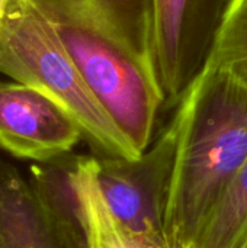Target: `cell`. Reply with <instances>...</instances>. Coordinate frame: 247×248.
<instances>
[{"mask_svg":"<svg viewBox=\"0 0 247 248\" xmlns=\"http://www.w3.org/2000/svg\"><path fill=\"white\" fill-rule=\"evenodd\" d=\"M95 97L143 154L166 108L153 0H33Z\"/></svg>","mask_w":247,"mask_h":248,"instance_id":"obj_1","label":"cell"},{"mask_svg":"<svg viewBox=\"0 0 247 248\" xmlns=\"http://www.w3.org/2000/svg\"><path fill=\"white\" fill-rule=\"evenodd\" d=\"M170 124L176 147L165 231L172 248H194L247 158V87L208 62Z\"/></svg>","mask_w":247,"mask_h":248,"instance_id":"obj_2","label":"cell"},{"mask_svg":"<svg viewBox=\"0 0 247 248\" xmlns=\"http://www.w3.org/2000/svg\"><path fill=\"white\" fill-rule=\"evenodd\" d=\"M0 74L58 103L100 155L141 157L95 97L33 0H12L0 20Z\"/></svg>","mask_w":247,"mask_h":248,"instance_id":"obj_3","label":"cell"},{"mask_svg":"<svg viewBox=\"0 0 247 248\" xmlns=\"http://www.w3.org/2000/svg\"><path fill=\"white\" fill-rule=\"evenodd\" d=\"M172 124L138 160L93 157L95 176L111 212L130 230L167 241L165 215L175 161Z\"/></svg>","mask_w":247,"mask_h":248,"instance_id":"obj_4","label":"cell"},{"mask_svg":"<svg viewBox=\"0 0 247 248\" xmlns=\"http://www.w3.org/2000/svg\"><path fill=\"white\" fill-rule=\"evenodd\" d=\"M233 0H153L156 55L166 108L207 67Z\"/></svg>","mask_w":247,"mask_h":248,"instance_id":"obj_5","label":"cell"},{"mask_svg":"<svg viewBox=\"0 0 247 248\" xmlns=\"http://www.w3.org/2000/svg\"><path fill=\"white\" fill-rule=\"evenodd\" d=\"M83 138L76 121L36 89L0 80V150L13 158L48 164Z\"/></svg>","mask_w":247,"mask_h":248,"instance_id":"obj_6","label":"cell"},{"mask_svg":"<svg viewBox=\"0 0 247 248\" xmlns=\"http://www.w3.org/2000/svg\"><path fill=\"white\" fill-rule=\"evenodd\" d=\"M0 248H84L83 234L0 157Z\"/></svg>","mask_w":247,"mask_h":248,"instance_id":"obj_7","label":"cell"},{"mask_svg":"<svg viewBox=\"0 0 247 248\" xmlns=\"http://www.w3.org/2000/svg\"><path fill=\"white\" fill-rule=\"evenodd\" d=\"M71 182L80 203L84 248H172L169 241L130 230L111 212L95 176L93 157L71 158Z\"/></svg>","mask_w":247,"mask_h":248,"instance_id":"obj_8","label":"cell"},{"mask_svg":"<svg viewBox=\"0 0 247 248\" xmlns=\"http://www.w3.org/2000/svg\"><path fill=\"white\" fill-rule=\"evenodd\" d=\"M247 238V158L194 248H239Z\"/></svg>","mask_w":247,"mask_h":248,"instance_id":"obj_9","label":"cell"},{"mask_svg":"<svg viewBox=\"0 0 247 248\" xmlns=\"http://www.w3.org/2000/svg\"><path fill=\"white\" fill-rule=\"evenodd\" d=\"M208 62L247 87V0H233Z\"/></svg>","mask_w":247,"mask_h":248,"instance_id":"obj_10","label":"cell"},{"mask_svg":"<svg viewBox=\"0 0 247 248\" xmlns=\"http://www.w3.org/2000/svg\"><path fill=\"white\" fill-rule=\"evenodd\" d=\"M10 1L12 0H0V20L4 16V12H6V9H7V6H9Z\"/></svg>","mask_w":247,"mask_h":248,"instance_id":"obj_11","label":"cell"},{"mask_svg":"<svg viewBox=\"0 0 247 248\" xmlns=\"http://www.w3.org/2000/svg\"><path fill=\"white\" fill-rule=\"evenodd\" d=\"M239 248H247V238L245 240V241H243V244H242V246H240Z\"/></svg>","mask_w":247,"mask_h":248,"instance_id":"obj_12","label":"cell"}]
</instances>
